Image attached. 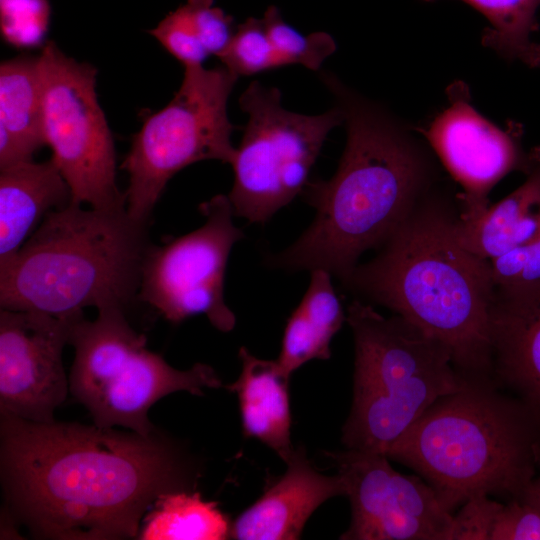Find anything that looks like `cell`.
<instances>
[{"label":"cell","mask_w":540,"mask_h":540,"mask_svg":"<svg viewBox=\"0 0 540 540\" xmlns=\"http://www.w3.org/2000/svg\"><path fill=\"white\" fill-rule=\"evenodd\" d=\"M0 427L6 502L38 538H135L160 495L196 484L187 456L156 431L143 436L6 414Z\"/></svg>","instance_id":"6da1fadb"},{"label":"cell","mask_w":540,"mask_h":540,"mask_svg":"<svg viewBox=\"0 0 540 540\" xmlns=\"http://www.w3.org/2000/svg\"><path fill=\"white\" fill-rule=\"evenodd\" d=\"M320 78L342 112L345 149L330 179L309 181L302 191L316 211L309 228L268 263L322 269L343 282L362 253L380 248L438 187L439 171L429 145L385 109L332 73Z\"/></svg>","instance_id":"7a4b0ae2"},{"label":"cell","mask_w":540,"mask_h":540,"mask_svg":"<svg viewBox=\"0 0 540 540\" xmlns=\"http://www.w3.org/2000/svg\"><path fill=\"white\" fill-rule=\"evenodd\" d=\"M458 194L436 187L342 285L441 342L465 377L492 378L489 336L495 294L490 261L456 239Z\"/></svg>","instance_id":"3957f363"},{"label":"cell","mask_w":540,"mask_h":540,"mask_svg":"<svg viewBox=\"0 0 540 540\" xmlns=\"http://www.w3.org/2000/svg\"><path fill=\"white\" fill-rule=\"evenodd\" d=\"M540 420L493 378L466 377L432 403L387 457L418 473L447 510L478 494L521 500L539 466Z\"/></svg>","instance_id":"277c9868"},{"label":"cell","mask_w":540,"mask_h":540,"mask_svg":"<svg viewBox=\"0 0 540 540\" xmlns=\"http://www.w3.org/2000/svg\"><path fill=\"white\" fill-rule=\"evenodd\" d=\"M148 223L126 208L50 212L16 256L0 268L1 309L56 317L126 308L138 297L151 246Z\"/></svg>","instance_id":"5b68a950"},{"label":"cell","mask_w":540,"mask_h":540,"mask_svg":"<svg viewBox=\"0 0 540 540\" xmlns=\"http://www.w3.org/2000/svg\"><path fill=\"white\" fill-rule=\"evenodd\" d=\"M355 345L353 402L342 429L347 449L388 451L438 398L466 382L449 350L399 315L354 300L347 309Z\"/></svg>","instance_id":"8992f818"},{"label":"cell","mask_w":540,"mask_h":540,"mask_svg":"<svg viewBox=\"0 0 540 540\" xmlns=\"http://www.w3.org/2000/svg\"><path fill=\"white\" fill-rule=\"evenodd\" d=\"M69 344L75 350L69 392L102 428L121 426L148 436L156 431L148 412L162 397L178 391L203 395L204 388L222 386L209 365L178 370L148 350L145 335L119 309L98 311L92 321L77 319Z\"/></svg>","instance_id":"52a82bcc"},{"label":"cell","mask_w":540,"mask_h":540,"mask_svg":"<svg viewBox=\"0 0 540 540\" xmlns=\"http://www.w3.org/2000/svg\"><path fill=\"white\" fill-rule=\"evenodd\" d=\"M237 79L223 65L185 67L178 91L146 118L121 164L129 176L130 216L149 222L168 181L183 168L203 160L231 164L236 148L227 104Z\"/></svg>","instance_id":"ba28073f"},{"label":"cell","mask_w":540,"mask_h":540,"mask_svg":"<svg viewBox=\"0 0 540 540\" xmlns=\"http://www.w3.org/2000/svg\"><path fill=\"white\" fill-rule=\"evenodd\" d=\"M248 115L241 143L231 162L234 183L228 195L235 216L265 223L302 193L320 150L343 124L335 105L318 115L282 106L281 92L253 81L239 98Z\"/></svg>","instance_id":"9c48e42d"},{"label":"cell","mask_w":540,"mask_h":540,"mask_svg":"<svg viewBox=\"0 0 540 540\" xmlns=\"http://www.w3.org/2000/svg\"><path fill=\"white\" fill-rule=\"evenodd\" d=\"M38 68L45 144L72 202L95 209L126 208L116 181L112 134L97 100V70L67 56L52 41L44 44Z\"/></svg>","instance_id":"30bf717a"},{"label":"cell","mask_w":540,"mask_h":540,"mask_svg":"<svg viewBox=\"0 0 540 540\" xmlns=\"http://www.w3.org/2000/svg\"><path fill=\"white\" fill-rule=\"evenodd\" d=\"M199 210L205 216L201 227L149 247L138 299L171 323L204 314L216 329L229 332L236 318L224 300L225 272L230 251L244 234L233 223L228 196L216 195Z\"/></svg>","instance_id":"8fae6325"},{"label":"cell","mask_w":540,"mask_h":540,"mask_svg":"<svg viewBox=\"0 0 540 540\" xmlns=\"http://www.w3.org/2000/svg\"><path fill=\"white\" fill-rule=\"evenodd\" d=\"M351 503L342 540H449L453 513L419 475H403L386 455L347 449L327 453Z\"/></svg>","instance_id":"7c38bea8"},{"label":"cell","mask_w":540,"mask_h":540,"mask_svg":"<svg viewBox=\"0 0 540 540\" xmlns=\"http://www.w3.org/2000/svg\"><path fill=\"white\" fill-rule=\"evenodd\" d=\"M446 95L448 105L417 130L461 186L459 217L469 219L490 206L488 195L503 177L513 171L525 174L530 151L522 147V125L510 121L502 129L489 121L472 105L466 83H452Z\"/></svg>","instance_id":"4fadbf2b"},{"label":"cell","mask_w":540,"mask_h":540,"mask_svg":"<svg viewBox=\"0 0 540 540\" xmlns=\"http://www.w3.org/2000/svg\"><path fill=\"white\" fill-rule=\"evenodd\" d=\"M37 311H0L1 414L51 422L69 392L62 353L74 322Z\"/></svg>","instance_id":"5bb4252c"},{"label":"cell","mask_w":540,"mask_h":540,"mask_svg":"<svg viewBox=\"0 0 540 540\" xmlns=\"http://www.w3.org/2000/svg\"><path fill=\"white\" fill-rule=\"evenodd\" d=\"M489 336L494 382L540 420V282L495 288Z\"/></svg>","instance_id":"9a60e30c"},{"label":"cell","mask_w":540,"mask_h":540,"mask_svg":"<svg viewBox=\"0 0 540 540\" xmlns=\"http://www.w3.org/2000/svg\"><path fill=\"white\" fill-rule=\"evenodd\" d=\"M286 464V472L231 523L229 538L299 539L305 523L321 504L346 496L343 478L317 472L303 447L294 449Z\"/></svg>","instance_id":"2e32d148"},{"label":"cell","mask_w":540,"mask_h":540,"mask_svg":"<svg viewBox=\"0 0 540 540\" xmlns=\"http://www.w3.org/2000/svg\"><path fill=\"white\" fill-rule=\"evenodd\" d=\"M71 202V190L51 159L0 169V268L16 256L50 212Z\"/></svg>","instance_id":"e0dca14e"},{"label":"cell","mask_w":540,"mask_h":540,"mask_svg":"<svg viewBox=\"0 0 540 540\" xmlns=\"http://www.w3.org/2000/svg\"><path fill=\"white\" fill-rule=\"evenodd\" d=\"M525 175L521 186L480 215H458L455 235L460 245L490 260L540 238V146L530 150Z\"/></svg>","instance_id":"ac0fdd59"},{"label":"cell","mask_w":540,"mask_h":540,"mask_svg":"<svg viewBox=\"0 0 540 540\" xmlns=\"http://www.w3.org/2000/svg\"><path fill=\"white\" fill-rule=\"evenodd\" d=\"M239 358L240 376L226 388L238 396L244 435L260 440L286 462L294 450L290 439V377L277 361L257 358L246 347L239 349Z\"/></svg>","instance_id":"d6986e66"},{"label":"cell","mask_w":540,"mask_h":540,"mask_svg":"<svg viewBox=\"0 0 540 540\" xmlns=\"http://www.w3.org/2000/svg\"><path fill=\"white\" fill-rule=\"evenodd\" d=\"M45 144L38 57L0 65V169L33 160Z\"/></svg>","instance_id":"ffe728a7"},{"label":"cell","mask_w":540,"mask_h":540,"mask_svg":"<svg viewBox=\"0 0 540 540\" xmlns=\"http://www.w3.org/2000/svg\"><path fill=\"white\" fill-rule=\"evenodd\" d=\"M346 319L331 274L322 269L311 271L307 291L289 317L277 363L288 377L313 359L331 356L330 342Z\"/></svg>","instance_id":"44dd1931"},{"label":"cell","mask_w":540,"mask_h":540,"mask_svg":"<svg viewBox=\"0 0 540 540\" xmlns=\"http://www.w3.org/2000/svg\"><path fill=\"white\" fill-rule=\"evenodd\" d=\"M228 518L215 502L195 491L160 495L146 513L139 532L143 540H222L229 538Z\"/></svg>","instance_id":"7402d4cb"},{"label":"cell","mask_w":540,"mask_h":540,"mask_svg":"<svg viewBox=\"0 0 540 540\" xmlns=\"http://www.w3.org/2000/svg\"><path fill=\"white\" fill-rule=\"evenodd\" d=\"M433 2L435 0H422ZM489 21L481 43L508 61L529 68L540 67V43L532 36L539 30L537 11L540 0H461Z\"/></svg>","instance_id":"603a6c76"},{"label":"cell","mask_w":540,"mask_h":540,"mask_svg":"<svg viewBox=\"0 0 540 540\" xmlns=\"http://www.w3.org/2000/svg\"><path fill=\"white\" fill-rule=\"evenodd\" d=\"M262 20L281 66L298 64L318 71L336 50V42L330 34L299 33L283 20L279 9L274 5L267 8Z\"/></svg>","instance_id":"cb8c5ba5"},{"label":"cell","mask_w":540,"mask_h":540,"mask_svg":"<svg viewBox=\"0 0 540 540\" xmlns=\"http://www.w3.org/2000/svg\"><path fill=\"white\" fill-rule=\"evenodd\" d=\"M219 59L237 77L282 67L263 20L257 18H248L237 27L228 48Z\"/></svg>","instance_id":"d4e9b609"},{"label":"cell","mask_w":540,"mask_h":540,"mask_svg":"<svg viewBox=\"0 0 540 540\" xmlns=\"http://www.w3.org/2000/svg\"><path fill=\"white\" fill-rule=\"evenodd\" d=\"M49 19L48 0H0L1 34L15 47L41 44Z\"/></svg>","instance_id":"484cf974"},{"label":"cell","mask_w":540,"mask_h":540,"mask_svg":"<svg viewBox=\"0 0 540 540\" xmlns=\"http://www.w3.org/2000/svg\"><path fill=\"white\" fill-rule=\"evenodd\" d=\"M149 33L184 67L203 65L209 56L197 36L185 4L169 13Z\"/></svg>","instance_id":"4316f807"},{"label":"cell","mask_w":540,"mask_h":540,"mask_svg":"<svg viewBox=\"0 0 540 540\" xmlns=\"http://www.w3.org/2000/svg\"><path fill=\"white\" fill-rule=\"evenodd\" d=\"M495 288H518L540 282V238L490 259Z\"/></svg>","instance_id":"83f0119b"},{"label":"cell","mask_w":540,"mask_h":540,"mask_svg":"<svg viewBox=\"0 0 540 540\" xmlns=\"http://www.w3.org/2000/svg\"><path fill=\"white\" fill-rule=\"evenodd\" d=\"M185 6L202 46L209 56L219 58L235 33L232 17L215 7L213 0H187Z\"/></svg>","instance_id":"f1b7e54d"},{"label":"cell","mask_w":540,"mask_h":540,"mask_svg":"<svg viewBox=\"0 0 540 540\" xmlns=\"http://www.w3.org/2000/svg\"><path fill=\"white\" fill-rule=\"evenodd\" d=\"M478 494L465 501L453 515L449 540H490V533L502 503Z\"/></svg>","instance_id":"f546056e"},{"label":"cell","mask_w":540,"mask_h":540,"mask_svg":"<svg viewBox=\"0 0 540 540\" xmlns=\"http://www.w3.org/2000/svg\"><path fill=\"white\" fill-rule=\"evenodd\" d=\"M490 540H540V512L523 500H509L497 512Z\"/></svg>","instance_id":"4dcf8cb0"},{"label":"cell","mask_w":540,"mask_h":540,"mask_svg":"<svg viewBox=\"0 0 540 540\" xmlns=\"http://www.w3.org/2000/svg\"><path fill=\"white\" fill-rule=\"evenodd\" d=\"M538 463L540 466V451L538 454ZM521 500L529 503L540 512V476L535 477L531 481Z\"/></svg>","instance_id":"1f68e13d"}]
</instances>
